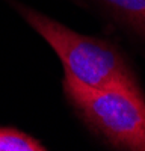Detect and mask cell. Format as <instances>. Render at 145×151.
Instances as JSON below:
<instances>
[{"instance_id":"cell-4","label":"cell","mask_w":145,"mask_h":151,"mask_svg":"<svg viewBox=\"0 0 145 151\" xmlns=\"http://www.w3.org/2000/svg\"><path fill=\"white\" fill-rule=\"evenodd\" d=\"M36 137L15 127H0V151H45Z\"/></svg>"},{"instance_id":"cell-1","label":"cell","mask_w":145,"mask_h":151,"mask_svg":"<svg viewBox=\"0 0 145 151\" xmlns=\"http://www.w3.org/2000/svg\"><path fill=\"white\" fill-rule=\"evenodd\" d=\"M20 17L53 48L64 79L83 88L141 85V74L128 50L111 36L85 35L17 0H8Z\"/></svg>"},{"instance_id":"cell-2","label":"cell","mask_w":145,"mask_h":151,"mask_svg":"<svg viewBox=\"0 0 145 151\" xmlns=\"http://www.w3.org/2000/svg\"><path fill=\"white\" fill-rule=\"evenodd\" d=\"M72 116L92 139L112 151H145V91L142 85L83 88L62 79Z\"/></svg>"},{"instance_id":"cell-3","label":"cell","mask_w":145,"mask_h":151,"mask_svg":"<svg viewBox=\"0 0 145 151\" xmlns=\"http://www.w3.org/2000/svg\"><path fill=\"white\" fill-rule=\"evenodd\" d=\"M103 32L145 60V0H72Z\"/></svg>"}]
</instances>
